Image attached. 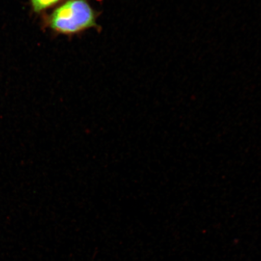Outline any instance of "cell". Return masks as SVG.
I'll return each instance as SVG.
<instances>
[{
  "instance_id": "7a4b0ae2",
  "label": "cell",
  "mask_w": 261,
  "mask_h": 261,
  "mask_svg": "<svg viewBox=\"0 0 261 261\" xmlns=\"http://www.w3.org/2000/svg\"><path fill=\"white\" fill-rule=\"evenodd\" d=\"M65 0H30L33 11L37 14L44 12L57 5H60Z\"/></svg>"
},
{
  "instance_id": "6da1fadb",
  "label": "cell",
  "mask_w": 261,
  "mask_h": 261,
  "mask_svg": "<svg viewBox=\"0 0 261 261\" xmlns=\"http://www.w3.org/2000/svg\"><path fill=\"white\" fill-rule=\"evenodd\" d=\"M97 12L88 0H65L48 16V27L56 34L73 35L96 28Z\"/></svg>"
}]
</instances>
